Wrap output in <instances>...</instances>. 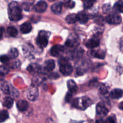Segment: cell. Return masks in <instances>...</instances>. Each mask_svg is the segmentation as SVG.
<instances>
[{"instance_id": "1", "label": "cell", "mask_w": 123, "mask_h": 123, "mask_svg": "<svg viewBox=\"0 0 123 123\" xmlns=\"http://www.w3.org/2000/svg\"><path fill=\"white\" fill-rule=\"evenodd\" d=\"M8 18L12 21H18L22 18V10L16 2H12L8 5Z\"/></svg>"}, {"instance_id": "2", "label": "cell", "mask_w": 123, "mask_h": 123, "mask_svg": "<svg viewBox=\"0 0 123 123\" xmlns=\"http://www.w3.org/2000/svg\"><path fill=\"white\" fill-rule=\"evenodd\" d=\"M92 104V102L89 98L87 97H82L75 98L72 102V106L78 109L84 110Z\"/></svg>"}, {"instance_id": "3", "label": "cell", "mask_w": 123, "mask_h": 123, "mask_svg": "<svg viewBox=\"0 0 123 123\" xmlns=\"http://www.w3.org/2000/svg\"><path fill=\"white\" fill-rule=\"evenodd\" d=\"M60 71L64 76H68L72 72V67L65 58L60 59L59 61Z\"/></svg>"}, {"instance_id": "4", "label": "cell", "mask_w": 123, "mask_h": 123, "mask_svg": "<svg viewBox=\"0 0 123 123\" xmlns=\"http://www.w3.org/2000/svg\"><path fill=\"white\" fill-rule=\"evenodd\" d=\"M50 33L42 31L39 33L37 38V44L41 48H45L48 43V38Z\"/></svg>"}, {"instance_id": "5", "label": "cell", "mask_w": 123, "mask_h": 123, "mask_svg": "<svg viewBox=\"0 0 123 123\" xmlns=\"http://www.w3.org/2000/svg\"><path fill=\"white\" fill-rule=\"evenodd\" d=\"M0 88L1 91L6 94H11L14 96H16H16H19V92L7 82L1 83L0 84Z\"/></svg>"}, {"instance_id": "6", "label": "cell", "mask_w": 123, "mask_h": 123, "mask_svg": "<svg viewBox=\"0 0 123 123\" xmlns=\"http://www.w3.org/2000/svg\"><path fill=\"white\" fill-rule=\"evenodd\" d=\"M106 20L108 24H112V25H116L119 24L121 22V17L117 13H112L110 14L106 17Z\"/></svg>"}, {"instance_id": "7", "label": "cell", "mask_w": 123, "mask_h": 123, "mask_svg": "<svg viewBox=\"0 0 123 123\" xmlns=\"http://www.w3.org/2000/svg\"><path fill=\"white\" fill-rule=\"evenodd\" d=\"M39 91L35 86H32L28 88L27 92V97L31 101H34L38 97Z\"/></svg>"}, {"instance_id": "8", "label": "cell", "mask_w": 123, "mask_h": 123, "mask_svg": "<svg viewBox=\"0 0 123 123\" xmlns=\"http://www.w3.org/2000/svg\"><path fill=\"white\" fill-rule=\"evenodd\" d=\"M96 112L98 116L102 118L107 115L109 112V110L102 103H100L96 105Z\"/></svg>"}, {"instance_id": "9", "label": "cell", "mask_w": 123, "mask_h": 123, "mask_svg": "<svg viewBox=\"0 0 123 123\" xmlns=\"http://www.w3.org/2000/svg\"><path fill=\"white\" fill-rule=\"evenodd\" d=\"M65 50V48L63 46L60 45V44H57V45L54 46L51 49V54L53 56H60L61 54L63 53Z\"/></svg>"}, {"instance_id": "10", "label": "cell", "mask_w": 123, "mask_h": 123, "mask_svg": "<svg viewBox=\"0 0 123 123\" xmlns=\"http://www.w3.org/2000/svg\"><path fill=\"white\" fill-rule=\"evenodd\" d=\"M47 4L44 1H39L34 6V10L37 13H43L47 10Z\"/></svg>"}, {"instance_id": "11", "label": "cell", "mask_w": 123, "mask_h": 123, "mask_svg": "<svg viewBox=\"0 0 123 123\" xmlns=\"http://www.w3.org/2000/svg\"><path fill=\"white\" fill-rule=\"evenodd\" d=\"M78 44H79V40L75 36H69L65 43V44L68 47H74L78 45Z\"/></svg>"}, {"instance_id": "12", "label": "cell", "mask_w": 123, "mask_h": 123, "mask_svg": "<svg viewBox=\"0 0 123 123\" xmlns=\"http://www.w3.org/2000/svg\"><path fill=\"white\" fill-rule=\"evenodd\" d=\"M100 44V40L97 38H93L89 40L86 43V46L90 49L95 48L96 47L98 46Z\"/></svg>"}, {"instance_id": "13", "label": "cell", "mask_w": 123, "mask_h": 123, "mask_svg": "<svg viewBox=\"0 0 123 123\" xmlns=\"http://www.w3.org/2000/svg\"><path fill=\"white\" fill-rule=\"evenodd\" d=\"M123 96V90L121 89H114L110 93V96L113 99H118Z\"/></svg>"}, {"instance_id": "14", "label": "cell", "mask_w": 123, "mask_h": 123, "mask_svg": "<svg viewBox=\"0 0 123 123\" xmlns=\"http://www.w3.org/2000/svg\"><path fill=\"white\" fill-rule=\"evenodd\" d=\"M55 67V62L53 60H49L45 62L44 69L46 72H50L54 70Z\"/></svg>"}, {"instance_id": "15", "label": "cell", "mask_w": 123, "mask_h": 123, "mask_svg": "<svg viewBox=\"0 0 123 123\" xmlns=\"http://www.w3.org/2000/svg\"><path fill=\"white\" fill-rule=\"evenodd\" d=\"M67 86L69 91L72 94H74L77 92L78 87H77L75 82L73 80H69L67 82Z\"/></svg>"}, {"instance_id": "16", "label": "cell", "mask_w": 123, "mask_h": 123, "mask_svg": "<svg viewBox=\"0 0 123 123\" xmlns=\"http://www.w3.org/2000/svg\"><path fill=\"white\" fill-rule=\"evenodd\" d=\"M77 20L79 21V22L80 23V24H86V23L88 21V20H89V17H88V14L86 13H84V12H80V13H78V14H77Z\"/></svg>"}, {"instance_id": "17", "label": "cell", "mask_w": 123, "mask_h": 123, "mask_svg": "<svg viewBox=\"0 0 123 123\" xmlns=\"http://www.w3.org/2000/svg\"><path fill=\"white\" fill-rule=\"evenodd\" d=\"M28 106V103L27 101L24 100H20L17 102V107L19 111H25L27 110Z\"/></svg>"}, {"instance_id": "18", "label": "cell", "mask_w": 123, "mask_h": 123, "mask_svg": "<svg viewBox=\"0 0 123 123\" xmlns=\"http://www.w3.org/2000/svg\"><path fill=\"white\" fill-rule=\"evenodd\" d=\"M32 30V26L30 23L25 22L20 26V31L23 34L29 33Z\"/></svg>"}, {"instance_id": "19", "label": "cell", "mask_w": 123, "mask_h": 123, "mask_svg": "<svg viewBox=\"0 0 123 123\" xmlns=\"http://www.w3.org/2000/svg\"><path fill=\"white\" fill-rule=\"evenodd\" d=\"M63 4L62 2H57L52 6L51 10L55 14H60L62 10Z\"/></svg>"}, {"instance_id": "20", "label": "cell", "mask_w": 123, "mask_h": 123, "mask_svg": "<svg viewBox=\"0 0 123 123\" xmlns=\"http://www.w3.org/2000/svg\"><path fill=\"white\" fill-rule=\"evenodd\" d=\"M27 70L31 73H39L41 70V67L37 64H31L27 68Z\"/></svg>"}, {"instance_id": "21", "label": "cell", "mask_w": 123, "mask_h": 123, "mask_svg": "<svg viewBox=\"0 0 123 123\" xmlns=\"http://www.w3.org/2000/svg\"><path fill=\"white\" fill-rule=\"evenodd\" d=\"M13 98H12L11 97H6V98H4L3 100V106L6 108L10 109L12 107L13 105Z\"/></svg>"}, {"instance_id": "22", "label": "cell", "mask_w": 123, "mask_h": 123, "mask_svg": "<svg viewBox=\"0 0 123 123\" xmlns=\"http://www.w3.org/2000/svg\"><path fill=\"white\" fill-rule=\"evenodd\" d=\"M9 70L8 67L6 66H1L0 67V80H4L6 74L8 73Z\"/></svg>"}, {"instance_id": "23", "label": "cell", "mask_w": 123, "mask_h": 123, "mask_svg": "<svg viewBox=\"0 0 123 123\" xmlns=\"http://www.w3.org/2000/svg\"><path fill=\"white\" fill-rule=\"evenodd\" d=\"M66 21L68 24H74L77 21V15L76 14H69L66 17Z\"/></svg>"}, {"instance_id": "24", "label": "cell", "mask_w": 123, "mask_h": 123, "mask_svg": "<svg viewBox=\"0 0 123 123\" xmlns=\"http://www.w3.org/2000/svg\"><path fill=\"white\" fill-rule=\"evenodd\" d=\"M113 8L119 13H123V2L118 1L115 4Z\"/></svg>"}, {"instance_id": "25", "label": "cell", "mask_w": 123, "mask_h": 123, "mask_svg": "<svg viewBox=\"0 0 123 123\" xmlns=\"http://www.w3.org/2000/svg\"><path fill=\"white\" fill-rule=\"evenodd\" d=\"M7 33L8 34V35H9L10 36H11V37H14L17 36V34H18V31H17L16 29L14 27H13V26H10V27H8V28H7Z\"/></svg>"}, {"instance_id": "26", "label": "cell", "mask_w": 123, "mask_h": 123, "mask_svg": "<svg viewBox=\"0 0 123 123\" xmlns=\"http://www.w3.org/2000/svg\"><path fill=\"white\" fill-rule=\"evenodd\" d=\"M8 118V112L6 110L1 111L0 112V123L4 122Z\"/></svg>"}, {"instance_id": "27", "label": "cell", "mask_w": 123, "mask_h": 123, "mask_svg": "<svg viewBox=\"0 0 123 123\" xmlns=\"http://www.w3.org/2000/svg\"><path fill=\"white\" fill-rule=\"evenodd\" d=\"M18 56V51L16 48H12L8 52V57L10 58L14 59Z\"/></svg>"}, {"instance_id": "28", "label": "cell", "mask_w": 123, "mask_h": 123, "mask_svg": "<svg viewBox=\"0 0 123 123\" xmlns=\"http://www.w3.org/2000/svg\"><path fill=\"white\" fill-rule=\"evenodd\" d=\"M92 54V55L94 57L100 59H103L105 56V53L103 51H99V50L95 51V50H94Z\"/></svg>"}, {"instance_id": "29", "label": "cell", "mask_w": 123, "mask_h": 123, "mask_svg": "<svg viewBox=\"0 0 123 123\" xmlns=\"http://www.w3.org/2000/svg\"><path fill=\"white\" fill-rule=\"evenodd\" d=\"M84 3H83V6L84 8H91L95 2V0H84Z\"/></svg>"}, {"instance_id": "30", "label": "cell", "mask_w": 123, "mask_h": 123, "mask_svg": "<svg viewBox=\"0 0 123 123\" xmlns=\"http://www.w3.org/2000/svg\"><path fill=\"white\" fill-rule=\"evenodd\" d=\"M64 4H65V6L69 7L71 8H73L75 6L74 2L72 1V0H65L64 1Z\"/></svg>"}, {"instance_id": "31", "label": "cell", "mask_w": 123, "mask_h": 123, "mask_svg": "<svg viewBox=\"0 0 123 123\" xmlns=\"http://www.w3.org/2000/svg\"><path fill=\"white\" fill-rule=\"evenodd\" d=\"M9 58L8 56L5 55H2L0 56V61L2 63H6V62H8L9 61Z\"/></svg>"}, {"instance_id": "32", "label": "cell", "mask_w": 123, "mask_h": 123, "mask_svg": "<svg viewBox=\"0 0 123 123\" xmlns=\"http://www.w3.org/2000/svg\"><path fill=\"white\" fill-rule=\"evenodd\" d=\"M100 92L102 95L106 94L108 92V88H107L105 85H102V86L100 88Z\"/></svg>"}, {"instance_id": "33", "label": "cell", "mask_w": 123, "mask_h": 123, "mask_svg": "<svg viewBox=\"0 0 123 123\" xmlns=\"http://www.w3.org/2000/svg\"><path fill=\"white\" fill-rule=\"evenodd\" d=\"M72 94L70 92H68L66 97H65V100H66V102H69L70 101H71V98H72Z\"/></svg>"}, {"instance_id": "34", "label": "cell", "mask_w": 123, "mask_h": 123, "mask_svg": "<svg viewBox=\"0 0 123 123\" xmlns=\"http://www.w3.org/2000/svg\"><path fill=\"white\" fill-rule=\"evenodd\" d=\"M110 6L109 4H106L103 6L102 10H103V12L104 13H107L110 10Z\"/></svg>"}, {"instance_id": "35", "label": "cell", "mask_w": 123, "mask_h": 123, "mask_svg": "<svg viewBox=\"0 0 123 123\" xmlns=\"http://www.w3.org/2000/svg\"><path fill=\"white\" fill-rule=\"evenodd\" d=\"M119 49L123 53V37L121 39L120 43H119Z\"/></svg>"}, {"instance_id": "36", "label": "cell", "mask_w": 123, "mask_h": 123, "mask_svg": "<svg viewBox=\"0 0 123 123\" xmlns=\"http://www.w3.org/2000/svg\"><path fill=\"white\" fill-rule=\"evenodd\" d=\"M106 122L108 123H115V119L112 117H109L106 120Z\"/></svg>"}, {"instance_id": "37", "label": "cell", "mask_w": 123, "mask_h": 123, "mask_svg": "<svg viewBox=\"0 0 123 123\" xmlns=\"http://www.w3.org/2000/svg\"><path fill=\"white\" fill-rule=\"evenodd\" d=\"M4 31V28H2V27L0 28V40H1V38H2V35H3Z\"/></svg>"}, {"instance_id": "38", "label": "cell", "mask_w": 123, "mask_h": 123, "mask_svg": "<svg viewBox=\"0 0 123 123\" xmlns=\"http://www.w3.org/2000/svg\"><path fill=\"white\" fill-rule=\"evenodd\" d=\"M119 108L120 109H121V110H123V102H122L121 103H119Z\"/></svg>"}, {"instance_id": "39", "label": "cell", "mask_w": 123, "mask_h": 123, "mask_svg": "<svg viewBox=\"0 0 123 123\" xmlns=\"http://www.w3.org/2000/svg\"><path fill=\"white\" fill-rule=\"evenodd\" d=\"M48 1H51V2H52V1H55V0H48Z\"/></svg>"}, {"instance_id": "40", "label": "cell", "mask_w": 123, "mask_h": 123, "mask_svg": "<svg viewBox=\"0 0 123 123\" xmlns=\"http://www.w3.org/2000/svg\"><path fill=\"white\" fill-rule=\"evenodd\" d=\"M82 1H84V0H82Z\"/></svg>"}]
</instances>
